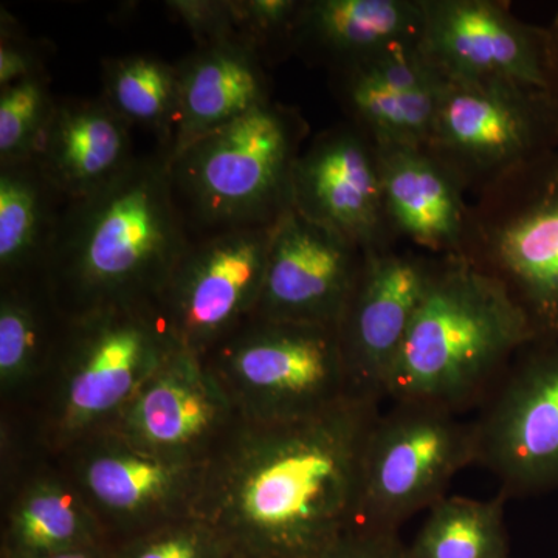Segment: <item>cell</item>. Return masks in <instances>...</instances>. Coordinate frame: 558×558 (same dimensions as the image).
Masks as SVG:
<instances>
[{
    "label": "cell",
    "mask_w": 558,
    "mask_h": 558,
    "mask_svg": "<svg viewBox=\"0 0 558 558\" xmlns=\"http://www.w3.org/2000/svg\"><path fill=\"white\" fill-rule=\"evenodd\" d=\"M68 352L73 363L69 407L90 418L119 405L138 377L180 348L159 304H120L69 318Z\"/></svg>",
    "instance_id": "15"
},
{
    "label": "cell",
    "mask_w": 558,
    "mask_h": 558,
    "mask_svg": "<svg viewBox=\"0 0 558 558\" xmlns=\"http://www.w3.org/2000/svg\"><path fill=\"white\" fill-rule=\"evenodd\" d=\"M231 558H242V557L234 556V554H233V557H231Z\"/></svg>",
    "instance_id": "36"
},
{
    "label": "cell",
    "mask_w": 558,
    "mask_h": 558,
    "mask_svg": "<svg viewBox=\"0 0 558 558\" xmlns=\"http://www.w3.org/2000/svg\"><path fill=\"white\" fill-rule=\"evenodd\" d=\"M379 398L263 421L244 439L209 526L242 558H318L357 524L363 454Z\"/></svg>",
    "instance_id": "1"
},
{
    "label": "cell",
    "mask_w": 558,
    "mask_h": 558,
    "mask_svg": "<svg viewBox=\"0 0 558 558\" xmlns=\"http://www.w3.org/2000/svg\"><path fill=\"white\" fill-rule=\"evenodd\" d=\"M131 131L101 97L57 98L33 160L65 201L81 199L137 159Z\"/></svg>",
    "instance_id": "17"
},
{
    "label": "cell",
    "mask_w": 558,
    "mask_h": 558,
    "mask_svg": "<svg viewBox=\"0 0 558 558\" xmlns=\"http://www.w3.org/2000/svg\"><path fill=\"white\" fill-rule=\"evenodd\" d=\"M435 256L366 250L337 330L354 391L384 398L385 384L413 322Z\"/></svg>",
    "instance_id": "12"
},
{
    "label": "cell",
    "mask_w": 558,
    "mask_h": 558,
    "mask_svg": "<svg viewBox=\"0 0 558 558\" xmlns=\"http://www.w3.org/2000/svg\"><path fill=\"white\" fill-rule=\"evenodd\" d=\"M318 558H413L399 531L355 524Z\"/></svg>",
    "instance_id": "33"
},
{
    "label": "cell",
    "mask_w": 558,
    "mask_h": 558,
    "mask_svg": "<svg viewBox=\"0 0 558 558\" xmlns=\"http://www.w3.org/2000/svg\"><path fill=\"white\" fill-rule=\"evenodd\" d=\"M459 256L501 286L534 341L558 344V148L469 202Z\"/></svg>",
    "instance_id": "5"
},
{
    "label": "cell",
    "mask_w": 558,
    "mask_h": 558,
    "mask_svg": "<svg viewBox=\"0 0 558 558\" xmlns=\"http://www.w3.org/2000/svg\"><path fill=\"white\" fill-rule=\"evenodd\" d=\"M39 558H105L98 554L94 548H84L68 550V553L53 554V556L39 557Z\"/></svg>",
    "instance_id": "35"
},
{
    "label": "cell",
    "mask_w": 558,
    "mask_h": 558,
    "mask_svg": "<svg viewBox=\"0 0 558 558\" xmlns=\"http://www.w3.org/2000/svg\"><path fill=\"white\" fill-rule=\"evenodd\" d=\"M241 44L269 68L293 54L292 39L303 0H231Z\"/></svg>",
    "instance_id": "29"
},
{
    "label": "cell",
    "mask_w": 558,
    "mask_h": 558,
    "mask_svg": "<svg viewBox=\"0 0 558 558\" xmlns=\"http://www.w3.org/2000/svg\"><path fill=\"white\" fill-rule=\"evenodd\" d=\"M25 281L7 282L0 306V373L3 379L31 368L49 347L46 312Z\"/></svg>",
    "instance_id": "28"
},
{
    "label": "cell",
    "mask_w": 558,
    "mask_h": 558,
    "mask_svg": "<svg viewBox=\"0 0 558 558\" xmlns=\"http://www.w3.org/2000/svg\"><path fill=\"white\" fill-rule=\"evenodd\" d=\"M532 341L526 318L498 282L461 256H435L384 398L457 414L480 409Z\"/></svg>",
    "instance_id": "3"
},
{
    "label": "cell",
    "mask_w": 558,
    "mask_h": 558,
    "mask_svg": "<svg viewBox=\"0 0 558 558\" xmlns=\"http://www.w3.org/2000/svg\"><path fill=\"white\" fill-rule=\"evenodd\" d=\"M292 208L365 252L391 247L376 148L352 123L323 131L301 150Z\"/></svg>",
    "instance_id": "13"
},
{
    "label": "cell",
    "mask_w": 558,
    "mask_h": 558,
    "mask_svg": "<svg viewBox=\"0 0 558 558\" xmlns=\"http://www.w3.org/2000/svg\"><path fill=\"white\" fill-rule=\"evenodd\" d=\"M277 223L191 238L159 300L180 348L218 344L252 317Z\"/></svg>",
    "instance_id": "10"
},
{
    "label": "cell",
    "mask_w": 558,
    "mask_h": 558,
    "mask_svg": "<svg viewBox=\"0 0 558 558\" xmlns=\"http://www.w3.org/2000/svg\"><path fill=\"white\" fill-rule=\"evenodd\" d=\"M178 69L179 123L170 159L271 100L266 64L240 43L197 47Z\"/></svg>",
    "instance_id": "19"
},
{
    "label": "cell",
    "mask_w": 558,
    "mask_h": 558,
    "mask_svg": "<svg viewBox=\"0 0 558 558\" xmlns=\"http://www.w3.org/2000/svg\"><path fill=\"white\" fill-rule=\"evenodd\" d=\"M65 202L35 160L0 165V269L7 282L44 274Z\"/></svg>",
    "instance_id": "20"
},
{
    "label": "cell",
    "mask_w": 558,
    "mask_h": 558,
    "mask_svg": "<svg viewBox=\"0 0 558 558\" xmlns=\"http://www.w3.org/2000/svg\"><path fill=\"white\" fill-rule=\"evenodd\" d=\"M47 44L33 39L5 7L0 9V89L47 76Z\"/></svg>",
    "instance_id": "30"
},
{
    "label": "cell",
    "mask_w": 558,
    "mask_h": 558,
    "mask_svg": "<svg viewBox=\"0 0 558 558\" xmlns=\"http://www.w3.org/2000/svg\"><path fill=\"white\" fill-rule=\"evenodd\" d=\"M219 343L263 421L310 416L360 396L337 326L250 317Z\"/></svg>",
    "instance_id": "9"
},
{
    "label": "cell",
    "mask_w": 558,
    "mask_h": 558,
    "mask_svg": "<svg viewBox=\"0 0 558 558\" xmlns=\"http://www.w3.org/2000/svg\"><path fill=\"white\" fill-rule=\"evenodd\" d=\"M57 98L49 78H32L0 89V165L33 159Z\"/></svg>",
    "instance_id": "26"
},
{
    "label": "cell",
    "mask_w": 558,
    "mask_h": 558,
    "mask_svg": "<svg viewBox=\"0 0 558 558\" xmlns=\"http://www.w3.org/2000/svg\"><path fill=\"white\" fill-rule=\"evenodd\" d=\"M424 0H303L292 51L340 72L396 46H417Z\"/></svg>",
    "instance_id": "18"
},
{
    "label": "cell",
    "mask_w": 558,
    "mask_h": 558,
    "mask_svg": "<svg viewBox=\"0 0 558 558\" xmlns=\"http://www.w3.org/2000/svg\"><path fill=\"white\" fill-rule=\"evenodd\" d=\"M165 7L172 20L190 32L197 47L241 44L231 0H170Z\"/></svg>",
    "instance_id": "31"
},
{
    "label": "cell",
    "mask_w": 558,
    "mask_h": 558,
    "mask_svg": "<svg viewBox=\"0 0 558 558\" xmlns=\"http://www.w3.org/2000/svg\"><path fill=\"white\" fill-rule=\"evenodd\" d=\"M546 39H548V90L546 92L558 120V10L546 27Z\"/></svg>",
    "instance_id": "34"
},
{
    "label": "cell",
    "mask_w": 558,
    "mask_h": 558,
    "mask_svg": "<svg viewBox=\"0 0 558 558\" xmlns=\"http://www.w3.org/2000/svg\"><path fill=\"white\" fill-rule=\"evenodd\" d=\"M374 148L392 236L407 238L435 256L461 255L469 202L458 180L425 148Z\"/></svg>",
    "instance_id": "16"
},
{
    "label": "cell",
    "mask_w": 558,
    "mask_h": 558,
    "mask_svg": "<svg viewBox=\"0 0 558 558\" xmlns=\"http://www.w3.org/2000/svg\"><path fill=\"white\" fill-rule=\"evenodd\" d=\"M421 51L446 78L548 90L546 27L492 0H424ZM548 94V92H546Z\"/></svg>",
    "instance_id": "11"
},
{
    "label": "cell",
    "mask_w": 558,
    "mask_h": 558,
    "mask_svg": "<svg viewBox=\"0 0 558 558\" xmlns=\"http://www.w3.org/2000/svg\"><path fill=\"white\" fill-rule=\"evenodd\" d=\"M310 124L274 100L171 157L175 204L191 236L274 226L292 208V172Z\"/></svg>",
    "instance_id": "4"
},
{
    "label": "cell",
    "mask_w": 558,
    "mask_h": 558,
    "mask_svg": "<svg viewBox=\"0 0 558 558\" xmlns=\"http://www.w3.org/2000/svg\"><path fill=\"white\" fill-rule=\"evenodd\" d=\"M505 495L446 497L428 509L410 550L413 558H510Z\"/></svg>",
    "instance_id": "23"
},
{
    "label": "cell",
    "mask_w": 558,
    "mask_h": 558,
    "mask_svg": "<svg viewBox=\"0 0 558 558\" xmlns=\"http://www.w3.org/2000/svg\"><path fill=\"white\" fill-rule=\"evenodd\" d=\"M365 250L290 208L278 220L252 317L339 325Z\"/></svg>",
    "instance_id": "14"
},
{
    "label": "cell",
    "mask_w": 558,
    "mask_h": 558,
    "mask_svg": "<svg viewBox=\"0 0 558 558\" xmlns=\"http://www.w3.org/2000/svg\"><path fill=\"white\" fill-rule=\"evenodd\" d=\"M102 94L121 120L142 128L170 156L179 123L178 64L154 54L130 53L101 61Z\"/></svg>",
    "instance_id": "21"
},
{
    "label": "cell",
    "mask_w": 558,
    "mask_h": 558,
    "mask_svg": "<svg viewBox=\"0 0 558 558\" xmlns=\"http://www.w3.org/2000/svg\"><path fill=\"white\" fill-rule=\"evenodd\" d=\"M558 148L548 94L499 81L446 78L425 149L473 197Z\"/></svg>",
    "instance_id": "6"
},
{
    "label": "cell",
    "mask_w": 558,
    "mask_h": 558,
    "mask_svg": "<svg viewBox=\"0 0 558 558\" xmlns=\"http://www.w3.org/2000/svg\"><path fill=\"white\" fill-rule=\"evenodd\" d=\"M11 539V558H39L92 548L89 529L73 499L47 488L22 505Z\"/></svg>",
    "instance_id": "25"
},
{
    "label": "cell",
    "mask_w": 558,
    "mask_h": 558,
    "mask_svg": "<svg viewBox=\"0 0 558 558\" xmlns=\"http://www.w3.org/2000/svg\"><path fill=\"white\" fill-rule=\"evenodd\" d=\"M167 465L154 459L109 454L95 459L87 469L92 494L109 508L132 512L160 498L171 486Z\"/></svg>",
    "instance_id": "27"
},
{
    "label": "cell",
    "mask_w": 558,
    "mask_h": 558,
    "mask_svg": "<svg viewBox=\"0 0 558 558\" xmlns=\"http://www.w3.org/2000/svg\"><path fill=\"white\" fill-rule=\"evenodd\" d=\"M170 156L138 157L109 185L65 202L44 278L69 318L159 304L191 233L172 194Z\"/></svg>",
    "instance_id": "2"
},
{
    "label": "cell",
    "mask_w": 558,
    "mask_h": 558,
    "mask_svg": "<svg viewBox=\"0 0 558 558\" xmlns=\"http://www.w3.org/2000/svg\"><path fill=\"white\" fill-rule=\"evenodd\" d=\"M332 81L352 124L374 145L427 146L442 84L438 89H396L357 68L333 72Z\"/></svg>",
    "instance_id": "22"
},
{
    "label": "cell",
    "mask_w": 558,
    "mask_h": 558,
    "mask_svg": "<svg viewBox=\"0 0 558 558\" xmlns=\"http://www.w3.org/2000/svg\"><path fill=\"white\" fill-rule=\"evenodd\" d=\"M476 457L473 421L427 403H391L366 442L357 524L399 531L446 498L451 480Z\"/></svg>",
    "instance_id": "7"
},
{
    "label": "cell",
    "mask_w": 558,
    "mask_h": 558,
    "mask_svg": "<svg viewBox=\"0 0 558 558\" xmlns=\"http://www.w3.org/2000/svg\"><path fill=\"white\" fill-rule=\"evenodd\" d=\"M480 409L476 465L498 480L499 494L558 490V344L521 349Z\"/></svg>",
    "instance_id": "8"
},
{
    "label": "cell",
    "mask_w": 558,
    "mask_h": 558,
    "mask_svg": "<svg viewBox=\"0 0 558 558\" xmlns=\"http://www.w3.org/2000/svg\"><path fill=\"white\" fill-rule=\"evenodd\" d=\"M189 374L172 371L146 389L135 409V424L143 438L156 446H182L211 425L216 409Z\"/></svg>",
    "instance_id": "24"
},
{
    "label": "cell",
    "mask_w": 558,
    "mask_h": 558,
    "mask_svg": "<svg viewBox=\"0 0 558 558\" xmlns=\"http://www.w3.org/2000/svg\"><path fill=\"white\" fill-rule=\"evenodd\" d=\"M229 546L211 527H178L143 539L124 558H231Z\"/></svg>",
    "instance_id": "32"
}]
</instances>
